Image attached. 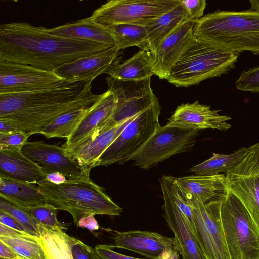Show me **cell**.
Here are the masks:
<instances>
[{
    "label": "cell",
    "mask_w": 259,
    "mask_h": 259,
    "mask_svg": "<svg viewBox=\"0 0 259 259\" xmlns=\"http://www.w3.org/2000/svg\"><path fill=\"white\" fill-rule=\"evenodd\" d=\"M113 47L51 34L26 22L0 25V61L53 71L78 58Z\"/></svg>",
    "instance_id": "obj_1"
},
{
    "label": "cell",
    "mask_w": 259,
    "mask_h": 259,
    "mask_svg": "<svg viewBox=\"0 0 259 259\" xmlns=\"http://www.w3.org/2000/svg\"><path fill=\"white\" fill-rule=\"evenodd\" d=\"M195 38L236 53L259 54V12L217 11L195 23Z\"/></svg>",
    "instance_id": "obj_2"
},
{
    "label": "cell",
    "mask_w": 259,
    "mask_h": 259,
    "mask_svg": "<svg viewBox=\"0 0 259 259\" xmlns=\"http://www.w3.org/2000/svg\"><path fill=\"white\" fill-rule=\"evenodd\" d=\"M47 203L68 212L78 227L79 220L90 215L120 216L122 209L90 178L68 179L60 184L46 181L38 185Z\"/></svg>",
    "instance_id": "obj_3"
},
{
    "label": "cell",
    "mask_w": 259,
    "mask_h": 259,
    "mask_svg": "<svg viewBox=\"0 0 259 259\" xmlns=\"http://www.w3.org/2000/svg\"><path fill=\"white\" fill-rule=\"evenodd\" d=\"M239 55L195 38L173 66L167 80L178 87L197 85L234 69Z\"/></svg>",
    "instance_id": "obj_4"
},
{
    "label": "cell",
    "mask_w": 259,
    "mask_h": 259,
    "mask_svg": "<svg viewBox=\"0 0 259 259\" xmlns=\"http://www.w3.org/2000/svg\"><path fill=\"white\" fill-rule=\"evenodd\" d=\"M221 219L231 259H259V229L228 190L222 202Z\"/></svg>",
    "instance_id": "obj_5"
},
{
    "label": "cell",
    "mask_w": 259,
    "mask_h": 259,
    "mask_svg": "<svg viewBox=\"0 0 259 259\" xmlns=\"http://www.w3.org/2000/svg\"><path fill=\"white\" fill-rule=\"evenodd\" d=\"M160 111L158 102L137 114L101 155L95 167L129 161L160 126Z\"/></svg>",
    "instance_id": "obj_6"
},
{
    "label": "cell",
    "mask_w": 259,
    "mask_h": 259,
    "mask_svg": "<svg viewBox=\"0 0 259 259\" xmlns=\"http://www.w3.org/2000/svg\"><path fill=\"white\" fill-rule=\"evenodd\" d=\"M181 2V0H111L96 9L90 17L104 27L119 23L145 26Z\"/></svg>",
    "instance_id": "obj_7"
},
{
    "label": "cell",
    "mask_w": 259,
    "mask_h": 259,
    "mask_svg": "<svg viewBox=\"0 0 259 259\" xmlns=\"http://www.w3.org/2000/svg\"><path fill=\"white\" fill-rule=\"evenodd\" d=\"M198 131L159 126L129 160L148 169L171 156L187 151L195 144Z\"/></svg>",
    "instance_id": "obj_8"
},
{
    "label": "cell",
    "mask_w": 259,
    "mask_h": 259,
    "mask_svg": "<svg viewBox=\"0 0 259 259\" xmlns=\"http://www.w3.org/2000/svg\"><path fill=\"white\" fill-rule=\"evenodd\" d=\"M92 81H65L37 91L0 94V117L19 111L68 102L82 96Z\"/></svg>",
    "instance_id": "obj_9"
},
{
    "label": "cell",
    "mask_w": 259,
    "mask_h": 259,
    "mask_svg": "<svg viewBox=\"0 0 259 259\" xmlns=\"http://www.w3.org/2000/svg\"><path fill=\"white\" fill-rule=\"evenodd\" d=\"M222 201L189 202L192 210L194 232L206 259H231L221 219Z\"/></svg>",
    "instance_id": "obj_10"
},
{
    "label": "cell",
    "mask_w": 259,
    "mask_h": 259,
    "mask_svg": "<svg viewBox=\"0 0 259 259\" xmlns=\"http://www.w3.org/2000/svg\"><path fill=\"white\" fill-rule=\"evenodd\" d=\"M225 174L227 188L243 204L259 229V143Z\"/></svg>",
    "instance_id": "obj_11"
},
{
    "label": "cell",
    "mask_w": 259,
    "mask_h": 259,
    "mask_svg": "<svg viewBox=\"0 0 259 259\" xmlns=\"http://www.w3.org/2000/svg\"><path fill=\"white\" fill-rule=\"evenodd\" d=\"M108 90L116 96V106L109 127L147 109L159 102L151 86V77L139 81L119 80L108 76Z\"/></svg>",
    "instance_id": "obj_12"
},
{
    "label": "cell",
    "mask_w": 259,
    "mask_h": 259,
    "mask_svg": "<svg viewBox=\"0 0 259 259\" xmlns=\"http://www.w3.org/2000/svg\"><path fill=\"white\" fill-rule=\"evenodd\" d=\"M53 71L0 61V94L21 93L42 90L64 82Z\"/></svg>",
    "instance_id": "obj_13"
},
{
    "label": "cell",
    "mask_w": 259,
    "mask_h": 259,
    "mask_svg": "<svg viewBox=\"0 0 259 259\" xmlns=\"http://www.w3.org/2000/svg\"><path fill=\"white\" fill-rule=\"evenodd\" d=\"M90 87L79 98L68 102L45 106L36 108L15 112L0 117L16 125L21 131L30 135L40 134L55 118L63 113L76 109L93 105L102 96L103 93L93 94Z\"/></svg>",
    "instance_id": "obj_14"
},
{
    "label": "cell",
    "mask_w": 259,
    "mask_h": 259,
    "mask_svg": "<svg viewBox=\"0 0 259 259\" xmlns=\"http://www.w3.org/2000/svg\"><path fill=\"white\" fill-rule=\"evenodd\" d=\"M21 151L39 165L46 174L58 172L68 179L90 178V175L62 147L41 141H27L22 147Z\"/></svg>",
    "instance_id": "obj_15"
},
{
    "label": "cell",
    "mask_w": 259,
    "mask_h": 259,
    "mask_svg": "<svg viewBox=\"0 0 259 259\" xmlns=\"http://www.w3.org/2000/svg\"><path fill=\"white\" fill-rule=\"evenodd\" d=\"M159 181L164 200V217L174 234L182 259H206L190 223L176 203L164 176Z\"/></svg>",
    "instance_id": "obj_16"
},
{
    "label": "cell",
    "mask_w": 259,
    "mask_h": 259,
    "mask_svg": "<svg viewBox=\"0 0 259 259\" xmlns=\"http://www.w3.org/2000/svg\"><path fill=\"white\" fill-rule=\"evenodd\" d=\"M195 23L186 21L150 53L153 74L159 79L167 80L173 66L195 39Z\"/></svg>",
    "instance_id": "obj_17"
},
{
    "label": "cell",
    "mask_w": 259,
    "mask_h": 259,
    "mask_svg": "<svg viewBox=\"0 0 259 259\" xmlns=\"http://www.w3.org/2000/svg\"><path fill=\"white\" fill-rule=\"evenodd\" d=\"M220 111L211 110L210 106L200 104L198 101L183 103L177 107L166 125L197 131H226L232 126L227 122L231 118L220 115Z\"/></svg>",
    "instance_id": "obj_18"
},
{
    "label": "cell",
    "mask_w": 259,
    "mask_h": 259,
    "mask_svg": "<svg viewBox=\"0 0 259 259\" xmlns=\"http://www.w3.org/2000/svg\"><path fill=\"white\" fill-rule=\"evenodd\" d=\"M121 53L115 46L64 64L53 71L67 81H93L100 74L106 73L110 67L118 61Z\"/></svg>",
    "instance_id": "obj_19"
},
{
    "label": "cell",
    "mask_w": 259,
    "mask_h": 259,
    "mask_svg": "<svg viewBox=\"0 0 259 259\" xmlns=\"http://www.w3.org/2000/svg\"><path fill=\"white\" fill-rule=\"evenodd\" d=\"M116 102V96L110 90L103 93L102 97L93 105L91 111L61 147L66 150L71 149L91 136L110 128Z\"/></svg>",
    "instance_id": "obj_20"
},
{
    "label": "cell",
    "mask_w": 259,
    "mask_h": 259,
    "mask_svg": "<svg viewBox=\"0 0 259 259\" xmlns=\"http://www.w3.org/2000/svg\"><path fill=\"white\" fill-rule=\"evenodd\" d=\"M112 239L114 247L136 252L148 259H157L168 249L180 251L175 237H167L155 232L140 230L117 232Z\"/></svg>",
    "instance_id": "obj_21"
},
{
    "label": "cell",
    "mask_w": 259,
    "mask_h": 259,
    "mask_svg": "<svg viewBox=\"0 0 259 259\" xmlns=\"http://www.w3.org/2000/svg\"><path fill=\"white\" fill-rule=\"evenodd\" d=\"M188 202L207 203L222 200L227 193L225 175H191L175 177Z\"/></svg>",
    "instance_id": "obj_22"
},
{
    "label": "cell",
    "mask_w": 259,
    "mask_h": 259,
    "mask_svg": "<svg viewBox=\"0 0 259 259\" xmlns=\"http://www.w3.org/2000/svg\"><path fill=\"white\" fill-rule=\"evenodd\" d=\"M137 115L96 135L91 136L74 148L66 150L90 175L91 169L95 167L101 155Z\"/></svg>",
    "instance_id": "obj_23"
},
{
    "label": "cell",
    "mask_w": 259,
    "mask_h": 259,
    "mask_svg": "<svg viewBox=\"0 0 259 259\" xmlns=\"http://www.w3.org/2000/svg\"><path fill=\"white\" fill-rule=\"evenodd\" d=\"M0 176L37 185L47 181L45 171L21 149H0Z\"/></svg>",
    "instance_id": "obj_24"
},
{
    "label": "cell",
    "mask_w": 259,
    "mask_h": 259,
    "mask_svg": "<svg viewBox=\"0 0 259 259\" xmlns=\"http://www.w3.org/2000/svg\"><path fill=\"white\" fill-rule=\"evenodd\" d=\"M45 30L49 33L63 38L102 44L111 47L115 43L106 27L92 20L90 17L72 23Z\"/></svg>",
    "instance_id": "obj_25"
},
{
    "label": "cell",
    "mask_w": 259,
    "mask_h": 259,
    "mask_svg": "<svg viewBox=\"0 0 259 259\" xmlns=\"http://www.w3.org/2000/svg\"><path fill=\"white\" fill-rule=\"evenodd\" d=\"M0 197L22 209L47 203L36 184L1 176Z\"/></svg>",
    "instance_id": "obj_26"
},
{
    "label": "cell",
    "mask_w": 259,
    "mask_h": 259,
    "mask_svg": "<svg viewBox=\"0 0 259 259\" xmlns=\"http://www.w3.org/2000/svg\"><path fill=\"white\" fill-rule=\"evenodd\" d=\"M188 20L187 11L181 0V2L174 8L144 26L147 32L144 50L153 52L163 40Z\"/></svg>",
    "instance_id": "obj_27"
},
{
    "label": "cell",
    "mask_w": 259,
    "mask_h": 259,
    "mask_svg": "<svg viewBox=\"0 0 259 259\" xmlns=\"http://www.w3.org/2000/svg\"><path fill=\"white\" fill-rule=\"evenodd\" d=\"M106 73L112 78L124 80L139 81L151 77L154 74L150 54L140 50L130 58L115 62Z\"/></svg>",
    "instance_id": "obj_28"
},
{
    "label": "cell",
    "mask_w": 259,
    "mask_h": 259,
    "mask_svg": "<svg viewBox=\"0 0 259 259\" xmlns=\"http://www.w3.org/2000/svg\"><path fill=\"white\" fill-rule=\"evenodd\" d=\"M249 148L241 147L230 154L213 153L210 158L190 168L196 175L211 176L226 174L247 155Z\"/></svg>",
    "instance_id": "obj_29"
},
{
    "label": "cell",
    "mask_w": 259,
    "mask_h": 259,
    "mask_svg": "<svg viewBox=\"0 0 259 259\" xmlns=\"http://www.w3.org/2000/svg\"><path fill=\"white\" fill-rule=\"evenodd\" d=\"M93 105L62 114L48 124L40 134L47 138L57 137L67 139L78 127L92 109Z\"/></svg>",
    "instance_id": "obj_30"
},
{
    "label": "cell",
    "mask_w": 259,
    "mask_h": 259,
    "mask_svg": "<svg viewBox=\"0 0 259 259\" xmlns=\"http://www.w3.org/2000/svg\"><path fill=\"white\" fill-rule=\"evenodd\" d=\"M111 33L116 46L120 50L137 46L144 50L147 38L145 27L142 25L119 23L105 27Z\"/></svg>",
    "instance_id": "obj_31"
},
{
    "label": "cell",
    "mask_w": 259,
    "mask_h": 259,
    "mask_svg": "<svg viewBox=\"0 0 259 259\" xmlns=\"http://www.w3.org/2000/svg\"><path fill=\"white\" fill-rule=\"evenodd\" d=\"M0 241L22 259H49L41 238L30 236H0Z\"/></svg>",
    "instance_id": "obj_32"
},
{
    "label": "cell",
    "mask_w": 259,
    "mask_h": 259,
    "mask_svg": "<svg viewBox=\"0 0 259 259\" xmlns=\"http://www.w3.org/2000/svg\"><path fill=\"white\" fill-rule=\"evenodd\" d=\"M39 226L40 238L49 259H73L63 231H54Z\"/></svg>",
    "instance_id": "obj_33"
},
{
    "label": "cell",
    "mask_w": 259,
    "mask_h": 259,
    "mask_svg": "<svg viewBox=\"0 0 259 259\" xmlns=\"http://www.w3.org/2000/svg\"><path fill=\"white\" fill-rule=\"evenodd\" d=\"M23 210L34 219L39 226L49 230L62 232L63 230L67 228L65 224L57 219L58 209L48 203Z\"/></svg>",
    "instance_id": "obj_34"
},
{
    "label": "cell",
    "mask_w": 259,
    "mask_h": 259,
    "mask_svg": "<svg viewBox=\"0 0 259 259\" xmlns=\"http://www.w3.org/2000/svg\"><path fill=\"white\" fill-rule=\"evenodd\" d=\"M0 211L15 218L35 237L40 238V226L27 212L0 197Z\"/></svg>",
    "instance_id": "obj_35"
},
{
    "label": "cell",
    "mask_w": 259,
    "mask_h": 259,
    "mask_svg": "<svg viewBox=\"0 0 259 259\" xmlns=\"http://www.w3.org/2000/svg\"><path fill=\"white\" fill-rule=\"evenodd\" d=\"M235 85L239 90L259 93V66L243 71Z\"/></svg>",
    "instance_id": "obj_36"
},
{
    "label": "cell",
    "mask_w": 259,
    "mask_h": 259,
    "mask_svg": "<svg viewBox=\"0 0 259 259\" xmlns=\"http://www.w3.org/2000/svg\"><path fill=\"white\" fill-rule=\"evenodd\" d=\"M63 235L71 249L73 259H100L94 248L64 232Z\"/></svg>",
    "instance_id": "obj_37"
},
{
    "label": "cell",
    "mask_w": 259,
    "mask_h": 259,
    "mask_svg": "<svg viewBox=\"0 0 259 259\" xmlns=\"http://www.w3.org/2000/svg\"><path fill=\"white\" fill-rule=\"evenodd\" d=\"M31 135L19 131L8 134H0V149H21Z\"/></svg>",
    "instance_id": "obj_38"
},
{
    "label": "cell",
    "mask_w": 259,
    "mask_h": 259,
    "mask_svg": "<svg viewBox=\"0 0 259 259\" xmlns=\"http://www.w3.org/2000/svg\"><path fill=\"white\" fill-rule=\"evenodd\" d=\"M189 20L196 22L203 16L206 6L205 0H182Z\"/></svg>",
    "instance_id": "obj_39"
},
{
    "label": "cell",
    "mask_w": 259,
    "mask_h": 259,
    "mask_svg": "<svg viewBox=\"0 0 259 259\" xmlns=\"http://www.w3.org/2000/svg\"><path fill=\"white\" fill-rule=\"evenodd\" d=\"M112 247L108 245L99 244L95 247L94 250L100 259H142L116 252L112 249Z\"/></svg>",
    "instance_id": "obj_40"
},
{
    "label": "cell",
    "mask_w": 259,
    "mask_h": 259,
    "mask_svg": "<svg viewBox=\"0 0 259 259\" xmlns=\"http://www.w3.org/2000/svg\"><path fill=\"white\" fill-rule=\"evenodd\" d=\"M0 223L25 234L32 236L31 232L15 218L2 211H0Z\"/></svg>",
    "instance_id": "obj_41"
},
{
    "label": "cell",
    "mask_w": 259,
    "mask_h": 259,
    "mask_svg": "<svg viewBox=\"0 0 259 259\" xmlns=\"http://www.w3.org/2000/svg\"><path fill=\"white\" fill-rule=\"evenodd\" d=\"M78 227L85 228L91 231L99 228L98 223L94 215H90L81 218L78 221Z\"/></svg>",
    "instance_id": "obj_42"
},
{
    "label": "cell",
    "mask_w": 259,
    "mask_h": 259,
    "mask_svg": "<svg viewBox=\"0 0 259 259\" xmlns=\"http://www.w3.org/2000/svg\"><path fill=\"white\" fill-rule=\"evenodd\" d=\"M1 259H22L11 248L0 241Z\"/></svg>",
    "instance_id": "obj_43"
},
{
    "label": "cell",
    "mask_w": 259,
    "mask_h": 259,
    "mask_svg": "<svg viewBox=\"0 0 259 259\" xmlns=\"http://www.w3.org/2000/svg\"><path fill=\"white\" fill-rule=\"evenodd\" d=\"M20 131L12 122L5 119H0V134H8Z\"/></svg>",
    "instance_id": "obj_44"
},
{
    "label": "cell",
    "mask_w": 259,
    "mask_h": 259,
    "mask_svg": "<svg viewBox=\"0 0 259 259\" xmlns=\"http://www.w3.org/2000/svg\"><path fill=\"white\" fill-rule=\"evenodd\" d=\"M0 236H30L22 233L18 231L10 228L0 223Z\"/></svg>",
    "instance_id": "obj_45"
},
{
    "label": "cell",
    "mask_w": 259,
    "mask_h": 259,
    "mask_svg": "<svg viewBox=\"0 0 259 259\" xmlns=\"http://www.w3.org/2000/svg\"><path fill=\"white\" fill-rule=\"evenodd\" d=\"M68 179L64 175L53 172L47 174V181L55 184H60L65 182Z\"/></svg>",
    "instance_id": "obj_46"
},
{
    "label": "cell",
    "mask_w": 259,
    "mask_h": 259,
    "mask_svg": "<svg viewBox=\"0 0 259 259\" xmlns=\"http://www.w3.org/2000/svg\"><path fill=\"white\" fill-rule=\"evenodd\" d=\"M179 252L172 249L163 251L157 259H180Z\"/></svg>",
    "instance_id": "obj_47"
},
{
    "label": "cell",
    "mask_w": 259,
    "mask_h": 259,
    "mask_svg": "<svg viewBox=\"0 0 259 259\" xmlns=\"http://www.w3.org/2000/svg\"><path fill=\"white\" fill-rule=\"evenodd\" d=\"M251 9L259 12V0H250Z\"/></svg>",
    "instance_id": "obj_48"
}]
</instances>
